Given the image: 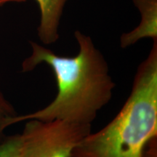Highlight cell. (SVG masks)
Returning a JSON list of instances; mask_svg holds the SVG:
<instances>
[{"instance_id": "obj_7", "label": "cell", "mask_w": 157, "mask_h": 157, "mask_svg": "<svg viewBox=\"0 0 157 157\" xmlns=\"http://www.w3.org/2000/svg\"><path fill=\"white\" fill-rule=\"evenodd\" d=\"M21 135L6 136L0 142V157H19Z\"/></svg>"}, {"instance_id": "obj_3", "label": "cell", "mask_w": 157, "mask_h": 157, "mask_svg": "<svg viewBox=\"0 0 157 157\" xmlns=\"http://www.w3.org/2000/svg\"><path fill=\"white\" fill-rule=\"evenodd\" d=\"M21 134L19 157H71L72 152L92 132V124L63 119H29Z\"/></svg>"}, {"instance_id": "obj_1", "label": "cell", "mask_w": 157, "mask_h": 157, "mask_svg": "<svg viewBox=\"0 0 157 157\" xmlns=\"http://www.w3.org/2000/svg\"><path fill=\"white\" fill-rule=\"evenodd\" d=\"M78 52L74 57L60 56L50 49L30 42L31 54L23 60L22 71L39 65L50 67L56 78L58 93L49 105L25 115H17L14 124L29 119H63L92 124L98 113L111 101L116 84L109 65L93 39L80 31L74 32Z\"/></svg>"}, {"instance_id": "obj_10", "label": "cell", "mask_w": 157, "mask_h": 157, "mask_svg": "<svg viewBox=\"0 0 157 157\" xmlns=\"http://www.w3.org/2000/svg\"><path fill=\"white\" fill-rule=\"evenodd\" d=\"M10 1L11 2H25V0H10Z\"/></svg>"}, {"instance_id": "obj_4", "label": "cell", "mask_w": 157, "mask_h": 157, "mask_svg": "<svg viewBox=\"0 0 157 157\" xmlns=\"http://www.w3.org/2000/svg\"><path fill=\"white\" fill-rule=\"evenodd\" d=\"M140 11V24L133 30L124 33L120 37V47L125 49L142 39L157 40V0H132Z\"/></svg>"}, {"instance_id": "obj_5", "label": "cell", "mask_w": 157, "mask_h": 157, "mask_svg": "<svg viewBox=\"0 0 157 157\" xmlns=\"http://www.w3.org/2000/svg\"><path fill=\"white\" fill-rule=\"evenodd\" d=\"M40 10L38 36L44 44L56 42L59 39V25L67 0H36Z\"/></svg>"}, {"instance_id": "obj_8", "label": "cell", "mask_w": 157, "mask_h": 157, "mask_svg": "<svg viewBox=\"0 0 157 157\" xmlns=\"http://www.w3.org/2000/svg\"><path fill=\"white\" fill-rule=\"evenodd\" d=\"M156 139L157 137L153 139L148 143L146 148V153H145V157H157Z\"/></svg>"}, {"instance_id": "obj_2", "label": "cell", "mask_w": 157, "mask_h": 157, "mask_svg": "<svg viewBox=\"0 0 157 157\" xmlns=\"http://www.w3.org/2000/svg\"><path fill=\"white\" fill-rule=\"evenodd\" d=\"M135 74L130 94L116 117L74 148L71 157H145L157 137V40Z\"/></svg>"}, {"instance_id": "obj_6", "label": "cell", "mask_w": 157, "mask_h": 157, "mask_svg": "<svg viewBox=\"0 0 157 157\" xmlns=\"http://www.w3.org/2000/svg\"><path fill=\"white\" fill-rule=\"evenodd\" d=\"M17 116L14 107L5 98L0 89V142L6 137L5 129L13 124V119Z\"/></svg>"}, {"instance_id": "obj_9", "label": "cell", "mask_w": 157, "mask_h": 157, "mask_svg": "<svg viewBox=\"0 0 157 157\" xmlns=\"http://www.w3.org/2000/svg\"><path fill=\"white\" fill-rule=\"evenodd\" d=\"M8 2H11L10 0H0V6L5 5L6 3H8Z\"/></svg>"}]
</instances>
